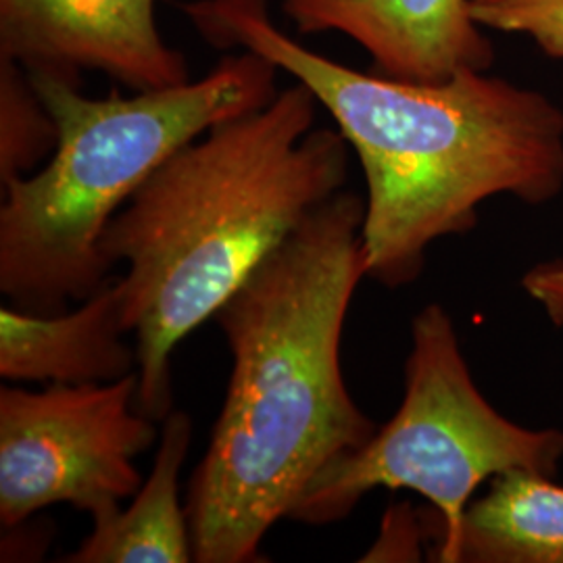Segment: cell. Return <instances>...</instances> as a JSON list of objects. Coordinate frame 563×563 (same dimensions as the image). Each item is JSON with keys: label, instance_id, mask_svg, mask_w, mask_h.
<instances>
[{"label": "cell", "instance_id": "obj_6", "mask_svg": "<svg viewBox=\"0 0 563 563\" xmlns=\"http://www.w3.org/2000/svg\"><path fill=\"white\" fill-rule=\"evenodd\" d=\"M139 374L115 383L0 388V522L9 530L51 505L92 518L134 497V460L159 439L136 409Z\"/></svg>", "mask_w": 563, "mask_h": 563}, {"label": "cell", "instance_id": "obj_9", "mask_svg": "<svg viewBox=\"0 0 563 563\" xmlns=\"http://www.w3.org/2000/svg\"><path fill=\"white\" fill-rule=\"evenodd\" d=\"M120 292L109 280L76 309L32 313L0 309V376L11 383H115L139 369L136 346L123 341Z\"/></svg>", "mask_w": 563, "mask_h": 563}, {"label": "cell", "instance_id": "obj_14", "mask_svg": "<svg viewBox=\"0 0 563 563\" xmlns=\"http://www.w3.org/2000/svg\"><path fill=\"white\" fill-rule=\"evenodd\" d=\"M422 526L409 504L393 505L363 562H420Z\"/></svg>", "mask_w": 563, "mask_h": 563}, {"label": "cell", "instance_id": "obj_1", "mask_svg": "<svg viewBox=\"0 0 563 563\" xmlns=\"http://www.w3.org/2000/svg\"><path fill=\"white\" fill-rule=\"evenodd\" d=\"M363 218L355 192L323 202L213 318L232 372L186 493L195 563L262 562L267 532L378 430L341 365L344 320L365 278Z\"/></svg>", "mask_w": 563, "mask_h": 563}, {"label": "cell", "instance_id": "obj_11", "mask_svg": "<svg viewBox=\"0 0 563 563\" xmlns=\"http://www.w3.org/2000/svg\"><path fill=\"white\" fill-rule=\"evenodd\" d=\"M462 562L563 563V486L528 470L495 476L465 509Z\"/></svg>", "mask_w": 563, "mask_h": 563}, {"label": "cell", "instance_id": "obj_12", "mask_svg": "<svg viewBox=\"0 0 563 563\" xmlns=\"http://www.w3.org/2000/svg\"><path fill=\"white\" fill-rule=\"evenodd\" d=\"M57 142V123L32 76L20 63L0 57V184L41 169Z\"/></svg>", "mask_w": 563, "mask_h": 563}, {"label": "cell", "instance_id": "obj_4", "mask_svg": "<svg viewBox=\"0 0 563 563\" xmlns=\"http://www.w3.org/2000/svg\"><path fill=\"white\" fill-rule=\"evenodd\" d=\"M278 71L241 51L201 80L104 99L27 71L59 142L41 169L2 186L0 292L32 313H59L99 292L111 272L101 249L111 220L181 146L272 101Z\"/></svg>", "mask_w": 563, "mask_h": 563}, {"label": "cell", "instance_id": "obj_2", "mask_svg": "<svg viewBox=\"0 0 563 563\" xmlns=\"http://www.w3.org/2000/svg\"><path fill=\"white\" fill-rule=\"evenodd\" d=\"M220 51H246L301 81L362 163L365 276L399 288L426 251L478 223L484 201L543 205L563 190V111L543 92L462 69L439 81L357 71L280 30L267 0H181Z\"/></svg>", "mask_w": 563, "mask_h": 563}, {"label": "cell", "instance_id": "obj_3", "mask_svg": "<svg viewBox=\"0 0 563 563\" xmlns=\"http://www.w3.org/2000/svg\"><path fill=\"white\" fill-rule=\"evenodd\" d=\"M320 102L301 81L262 109L188 142L111 220L102 257L121 320L136 339V409L163 422L174 402L172 355L216 318L318 207L344 190L351 146L316 128Z\"/></svg>", "mask_w": 563, "mask_h": 563}, {"label": "cell", "instance_id": "obj_15", "mask_svg": "<svg viewBox=\"0 0 563 563\" xmlns=\"http://www.w3.org/2000/svg\"><path fill=\"white\" fill-rule=\"evenodd\" d=\"M522 288L532 301L541 305L551 322L563 328V257L528 269Z\"/></svg>", "mask_w": 563, "mask_h": 563}, {"label": "cell", "instance_id": "obj_5", "mask_svg": "<svg viewBox=\"0 0 563 563\" xmlns=\"http://www.w3.org/2000/svg\"><path fill=\"white\" fill-rule=\"evenodd\" d=\"M562 460V430L511 422L484 399L451 316L432 302L411 322L399 411L323 472L290 520L341 522L367 493L407 488L437 511V562L460 563L463 516L474 493L511 470L555 476Z\"/></svg>", "mask_w": 563, "mask_h": 563}, {"label": "cell", "instance_id": "obj_8", "mask_svg": "<svg viewBox=\"0 0 563 563\" xmlns=\"http://www.w3.org/2000/svg\"><path fill=\"white\" fill-rule=\"evenodd\" d=\"M299 34L336 32L357 42L376 74L439 81L488 71L493 42L472 15V0H280Z\"/></svg>", "mask_w": 563, "mask_h": 563}, {"label": "cell", "instance_id": "obj_10", "mask_svg": "<svg viewBox=\"0 0 563 563\" xmlns=\"http://www.w3.org/2000/svg\"><path fill=\"white\" fill-rule=\"evenodd\" d=\"M192 443V420L169 411L159 430V449L151 474L132 504L92 518V532L65 558L69 563H188L192 539L180 474Z\"/></svg>", "mask_w": 563, "mask_h": 563}, {"label": "cell", "instance_id": "obj_13", "mask_svg": "<svg viewBox=\"0 0 563 563\" xmlns=\"http://www.w3.org/2000/svg\"><path fill=\"white\" fill-rule=\"evenodd\" d=\"M472 15L484 30L526 36L563 60V0H472Z\"/></svg>", "mask_w": 563, "mask_h": 563}, {"label": "cell", "instance_id": "obj_7", "mask_svg": "<svg viewBox=\"0 0 563 563\" xmlns=\"http://www.w3.org/2000/svg\"><path fill=\"white\" fill-rule=\"evenodd\" d=\"M0 57L76 84L99 71L134 92L190 81L162 38L155 0H0Z\"/></svg>", "mask_w": 563, "mask_h": 563}]
</instances>
